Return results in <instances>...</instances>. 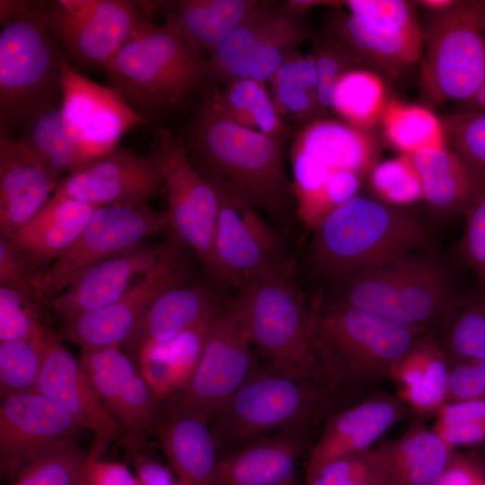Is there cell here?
Returning a JSON list of instances; mask_svg holds the SVG:
<instances>
[{"instance_id":"cell-25","label":"cell","mask_w":485,"mask_h":485,"mask_svg":"<svg viewBox=\"0 0 485 485\" xmlns=\"http://www.w3.org/2000/svg\"><path fill=\"white\" fill-rule=\"evenodd\" d=\"M161 249L139 244L91 267L48 301L53 315L66 321L114 303L136 275L152 269Z\"/></svg>"},{"instance_id":"cell-39","label":"cell","mask_w":485,"mask_h":485,"mask_svg":"<svg viewBox=\"0 0 485 485\" xmlns=\"http://www.w3.org/2000/svg\"><path fill=\"white\" fill-rule=\"evenodd\" d=\"M389 101L383 77L374 71L357 68L337 81L331 110L355 127L372 129L382 121Z\"/></svg>"},{"instance_id":"cell-38","label":"cell","mask_w":485,"mask_h":485,"mask_svg":"<svg viewBox=\"0 0 485 485\" xmlns=\"http://www.w3.org/2000/svg\"><path fill=\"white\" fill-rule=\"evenodd\" d=\"M435 331L449 364L485 360V287L478 283L463 291Z\"/></svg>"},{"instance_id":"cell-58","label":"cell","mask_w":485,"mask_h":485,"mask_svg":"<svg viewBox=\"0 0 485 485\" xmlns=\"http://www.w3.org/2000/svg\"><path fill=\"white\" fill-rule=\"evenodd\" d=\"M27 0H1L0 1V24L1 26L22 13L31 4Z\"/></svg>"},{"instance_id":"cell-29","label":"cell","mask_w":485,"mask_h":485,"mask_svg":"<svg viewBox=\"0 0 485 485\" xmlns=\"http://www.w3.org/2000/svg\"><path fill=\"white\" fill-rule=\"evenodd\" d=\"M214 281L182 284L160 295L147 309L141 324L128 342L137 354L145 345L168 342L220 312L231 298Z\"/></svg>"},{"instance_id":"cell-49","label":"cell","mask_w":485,"mask_h":485,"mask_svg":"<svg viewBox=\"0 0 485 485\" xmlns=\"http://www.w3.org/2000/svg\"><path fill=\"white\" fill-rule=\"evenodd\" d=\"M348 13L368 22L395 31L421 33L415 1L405 0H348L342 1Z\"/></svg>"},{"instance_id":"cell-24","label":"cell","mask_w":485,"mask_h":485,"mask_svg":"<svg viewBox=\"0 0 485 485\" xmlns=\"http://www.w3.org/2000/svg\"><path fill=\"white\" fill-rule=\"evenodd\" d=\"M58 182L18 138L0 132V237L11 239L48 201Z\"/></svg>"},{"instance_id":"cell-36","label":"cell","mask_w":485,"mask_h":485,"mask_svg":"<svg viewBox=\"0 0 485 485\" xmlns=\"http://www.w3.org/2000/svg\"><path fill=\"white\" fill-rule=\"evenodd\" d=\"M454 450L419 418L399 438L391 440L392 476L388 485H436Z\"/></svg>"},{"instance_id":"cell-54","label":"cell","mask_w":485,"mask_h":485,"mask_svg":"<svg viewBox=\"0 0 485 485\" xmlns=\"http://www.w3.org/2000/svg\"><path fill=\"white\" fill-rule=\"evenodd\" d=\"M88 485H141L136 474L119 462L88 459L85 464Z\"/></svg>"},{"instance_id":"cell-45","label":"cell","mask_w":485,"mask_h":485,"mask_svg":"<svg viewBox=\"0 0 485 485\" xmlns=\"http://www.w3.org/2000/svg\"><path fill=\"white\" fill-rule=\"evenodd\" d=\"M440 119L447 146L485 183V110H461Z\"/></svg>"},{"instance_id":"cell-17","label":"cell","mask_w":485,"mask_h":485,"mask_svg":"<svg viewBox=\"0 0 485 485\" xmlns=\"http://www.w3.org/2000/svg\"><path fill=\"white\" fill-rule=\"evenodd\" d=\"M79 362L97 395L117 421L129 453L145 452L163 401L119 347L82 349Z\"/></svg>"},{"instance_id":"cell-57","label":"cell","mask_w":485,"mask_h":485,"mask_svg":"<svg viewBox=\"0 0 485 485\" xmlns=\"http://www.w3.org/2000/svg\"><path fill=\"white\" fill-rule=\"evenodd\" d=\"M141 485H183L170 466L154 463L146 467L139 475Z\"/></svg>"},{"instance_id":"cell-2","label":"cell","mask_w":485,"mask_h":485,"mask_svg":"<svg viewBox=\"0 0 485 485\" xmlns=\"http://www.w3.org/2000/svg\"><path fill=\"white\" fill-rule=\"evenodd\" d=\"M463 290L435 251L392 257L324 286L313 299L323 308L364 312L391 322L437 330Z\"/></svg>"},{"instance_id":"cell-43","label":"cell","mask_w":485,"mask_h":485,"mask_svg":"<svg viewBox=\"0 0 485 485\" xmlns=\"http://www.w3.org/2000/svg\"><path fill=\"white\" fill-rule=\"evenodd\" d=\"M86 460L87 453L70 440L30 462L9 485H75Z\"/></svg>"},{"instance_id":"cell-40","label":"cell","mask_w":485,"mask_h":485,"mask_svg":"<svg viewBox=\"0 0 485 485\" xmlns=\"http://www.w3.org/2000/svg\"><path fill=\"white\" fill-rule=\"evenodd\" d=\"M381 122L386 139L401 154L447 145L441 119L426 106L391 99Z\"/></svg>"},{"instance_id":"cell-35","label":"cell","mask_w":485,"mask_h":485,"mask_svg":"<svg viewBox=\"0 0 485 485\" xmlns=\"http://www.w3.org/2000/svg\"><path fill=\"white\" fill-rule=\"evenodd\" d=\"M225 119L267 136L289 140L292 128L277 111L266 84L235 78L216 84L206 81L200 93Z\"/></svg>"},{"instance_id":"cell-60","label":"cell","mask_w":485,"mask_h":485,"mask_svg":"<svg viewBox=\"0 0 485 485\" xmlns=\"http://www.w3.org/2000/svg\"><path fill=\"white\" fill-rule=\"evenodd\" d=\"M462 110H485V78L476 93L463 102Z\"/></svg>"},{"instance_id":"cell-22","label":"cell","mask_w":485,"mask_h":485,"mask_svg":"<svg viewBox=\"0 0 485 485\" xmlns=\"http://www.w3.org/2000/svg\"><path fill=\"white\" fill-rule=\"evenodd\" d=\"M36 392L62 407L84 428L94 434L88 459H100L119 433V428L106 409L87 375L51 330L48 335L43 365Z\"/></svg>"},{"instance_id":"cell-15","label":"cell","mask_w":485,"mask_h":485,"mask_svg":"<svg viewBox=\"0 0 485 485\" xmlns=\"http://www.w3.org/2000/svg\"><path fill=\"white\" fill-rule=\"evenodd\" d=\"M252 343L230 299L216 317L190 382L166 404L211 421L254 374Z\"/></svg>"},{"instance_id":"cell-11","label":"cell","mask_w":485,"mask_h":485,"mask_svg":"<svg viewBox=\"0 0 485 485\" xmlns=\"http://www.w3.org/2000/svg\"><path fill=\"white\" fill-rule=\"evenodd\" d=\"M166 228V210H154L147 204L98 207L72 246L38 272L36 290L40 300L47 304L91 267L141 244L146 238Z\"/></svg>"},{"instance_id":"cell-28","label":"cell","mask_w":485,"mask_h":485,"mask_svg":"<svg viewBox=\"0 0 485 485\" xmlns=\"http://www.w3.org/2000/svg\"><path fill=\"white\" fill-rule=\"evenodd\" d=\"M209 421L162 406L155 432L171 469L183 485H215L218 454Z\"/></svg>"},{"instance_id":"cell-47","label":"cell","mask_w":485,"mask_h":485,"mask_svg":"<svg viewBox=\"0 0 485 485\" xmlns=\"http://www.w3.org/2000/svg\"><path fill=\"white\" fill-rule=\"evenodd\" d=\"M292 55L278 66L269 80L270 95L277 111L283 119L287 117L306 124L321 119L318 97L317 93L308 89L296 77Z\"/></svg>"},{"instance_id":"cell-8","label":"cell","mask_w":485,"mask_h":485,"mask_svg":"<svg viewBox=\"0 0 485 485\" xmlns=\"http://www.w3.org/2000/svg\"><path fill=\"white\" fill-rule=\"evenodd\" d=\"M233 300L252 346L272 371L327 384L312 346L313 301H307L294 269L255 280Z\"/></svg>"},{"instance_id":"cell-7","label":"cell","mask_w":485,"mask_h":485,"mask_svg":"<svg viewBox=\"0 0 485 485\" xmlns=\"http://www.w3.org/2000/svg\"><path fill=\"white\" fill-rule=\"evenodd\" d=\"M68 57L44 23L40 1L1 26L0 132L12 137L39 113L62 102Z\"/></svg>"},{"instance_id":"cell-3","label":"cell","mask_w":485,"mask_h":485,"mask_svg":"<svg viewBox=\"0 0 485 485\" xmlns=\"http://www.w3.org/2000/svg\"><path fill=\"white\" fill-rule=\"evenodd\" d=\"M428 251H435L434 237L415 209L357 194L315 225L306 267L323 287L379 261Z\"/></svg>"},{"instance_id":"cell-18","label":"cell","mask_w":485,"mask_h":485,"mask_svg":"<svg viewBox=\"0 0 485 485\" xmlns=\"http://www.w3.org/2000/svg\"><path fill=\"white\" fill-rule=\"evenodd\" d=\"M81 427L57 402L36 392L13 394L0 404V479L12 481L30 462L75 440Z\"/></svg>"},{"instance_id":"cell-23","label":"cell","mask_w":485,"mask_h":485,"mask_svg":"<svg viewBox=\"0 0 485 485\" xmlns=\"http://www.w3.org/2000/svg\"><path fill=\"white\" fill-rule=\"evenodd\" d=\"M412 410L395 393L375 390L363 401L331 416L311 450L304 485L327 463L374 446L393 425L408 419Z\"/></svg>"},{"instance_id":"cell-31","label":"cell","mask_w":485,"mask_h":485,"mask_svg":"<svg viewBox=\"0 0 485 485\" xmlns=\"http://www.w3.org/2000/svg\"><path fill=\"white\" fill-rule=\"evenodd\" d=\"M410 155L419 177L423 201L436 216H463L485 191V183L447 145Z\"/></svg>"},{"instance_id":"cell-62","label":"cell","mask_w":485,"mask_h":485,"mask_svg":"<svg viewBox=\"0 0 485 485\" xmlns=\"http://www.w3.org/2000/svg\"><path fill=\"white\" fill-rule=\"evenodd\" d=\"M484 450H483V453L481 454H478V456L481 458V460L482 461L483 464L485 465V446L483 447Z\"/></svg>"},{"instance_id":"cell-59","label":"cell","mask_w":485,"mask_h":485,"mask_svg":"<svg viewBox=\"0 0 485 485\" xmlns=\"http://www.w3.org/2000/svg\"><path fill=\"white\" fill-rule=\"evenodd\" d=\"M457 0H420L415 1L417 5H420L433 13H440L447 11L456 4Z\"/></svg>"},{"instance_id":"cell-61","label":"cell","mask_w":485,"mask_h":485,"mask_svg":"<svg viewBox=\"0 0 485 485\" xmlns=\"http://www.w3.org/2000/svg\"><path fill=\"white\" fill-rule=\"evenodd\" d=\"M75 485H88L87 481H86V476H85V470L83 476L78 480V481Z\"/></svg>"},{"instance_id":"cell-5","label":"cell","mask_w":485,"mask_h":485,"mask_svg":"<svg viewBox=\"0 0 485 485\" xmlns=\"http://www.w3.org/2000/svg\"><path fill=\"white\" fill-rule=\"evenodd\" d=\"M313 350L324 382L372 392L427 331L353 309L323 308L313 299Z\"/></svg>"},{"instance_id":"cell-9","label":"cell","mask_w":485,"mask_h":485,"mask_svg":"<svg viewBox=\"0 0 485 485\" xmlns=\"http://www.w3.org/2000/svg\"><path fill=\"white\" fill-rule=\"evenodd\" d=\"M419 85L428 107L471 99L485 78V0H457L422 27Z\"/></svg>"},{"instance_id":"cell-55","label":"cell","mask_w":485,"mask_h":485,"mask_svg":"<svg viewBox=\"0 0 485 485\" xmlns=\"http://www.w3.org/2000/svg\"><path fill=\"white\" fill-rule=\"evenodd\" d=\"M437 426H453L485 419V399L446 401L436 413Z\"/></svg>"},{"instance_id":"cell-33","label":"cell","mask_w":485,"mask_h":485,"mask_svg":"<svg viewBox=\"0 0 485 485\" xmlns=\"http://www.w3.org/2000/svg\"><path fill=\"white\" fill-rule=\"evenodd\" d=\"M97 207L53 194L9 240L41 270L72 246Z\"/></svg>"},{"instance_id":"cell-30","label":"cell","mask_w":485,"mask_h":485,"mask_svg":"<svg viewBox=\"0 0 485 485\" xmlns=\"http://www.w3.org/2000/svg\"><path fill=\"white\" fill-rule=\"evenodd\" d=\"M260 1L166 0L147 1L145 6L148 13H160L163 24L202 57L209 56Z\"/></svg>"},{"instance_id":"cell-56","label":"cell","mask_w":485,"mask_h":485,"mask_svg":"<svg viewBox=\"0 0 485 485\" xmlns=\"http://www.w3.org/2000/svg\"><path fill=\"white\" fill-rule=\"evenodd\" d=\"M432 428L453 449L485 446V419L453 426L433 425Z\"/></svg>"},{"instance_id":"cell-53","label":"cell","mask_w":485,"mask_h":485,"mask_svg":"<svg viewBox=\"0 0 485 485\" xmlns=\"http://www.w3.org/2000/svg\"><path fill=\"white\" fill-rule=\"evenodd\" d=\"M436 485H485V465L477 454L454 449Z\"/></svg>"},{"instance_id":"cell-16","label":"cell","mask_w":485,"mask_h":485,"mask_svg":"<svg viewBox=\"0 0 485 485\" xmlns=\"http://www.w3.org/2000/svg\"><path fill=\"white\" fill-rule=\"evenodd\" d=\"M156 140L154 153L166 193L171 234L196 254L211 279L217 193L192 166L181 142L170 130L158 128Z\"/></svg>"},{"instance_id":"cell-27","label":"cell","mask_w":485,"mask_h":485,"mask_svg":"<svg viewBox=\"0 0 485 485\" xmlns=\"http://www.w3.org/2000/svg\"><path fill=\"white\" fill-rule=\"evenodd\" d=\"M324 28L352 54L361 66L382 77H394L418 62L423 51V31L409 33L368 22L334 8Z\"/></svg>"},{"instance_id":"cell-26","label":"cell","mask_w":485,"mask_h":485,"mask_svg":"<svg viewBox=\"0 0 485 485\" xmlns=\"http://www.w3.org/2000/svg\"><path fill=\"white\" fill-rule=\"evenodd\" d=\"M310 433L281 430L223 455L216 463L215 485H296L297 462Z\"/></svg>"},{"instance_id":"cell-34","label":"cell","mask_w":485,"mask_h":485,"mask_svg":"<svg viewBox=\"0 0 485 485\" xmlns=\"http://www.w3.org/2000/svg\"><path fill=\"white\" fill-rule=\"evenodd\" d=\"M222 311L168 342L145 345L137 350V366L160 400L177 394L188 384L201 357L212 326Z\"/></svg>"},{"instance_id":"cell-13","label":"cell","mask_w":485,"mask_h":485,"mask_svg":"<svg viewBox=\"0 0 485 485\" xmlns=\"http://www.w3.org/2000/svg\"><path fill=\"white\" fill-rule=\"evenodd\" d=\"M217 193L219 206L213 247L211 279L235 289L278 273L294 262L276 228L251 206Z\"/></svg>"},{"instance_id":"cell-19","label":"cell","mask_w":485,"mask_h":485,"mask_svg":"<svg viewBox=\"0 0 485 485\" xmlns=\"http://www.w3.org/2000/svg\"><path fill=\"white\" fill-rule=\"evenodd\" d=\"M163 190L155 154L114 149L91 157L63 177L54 195L95 207L146 204Z\"/></svg>"},{"instance_id":"cell-52","label":"cell","mask_w":485,"mask_h":485,"mask_svg":"<svg viewBox=\"0 0 485 485\" xmlns=\"http://www.w3.org/2000/svg\"><path fill=\"white\" fill-rule=\"evenodd\" d=\"M485 399V360L449 364L447 401Z\"/></svg>"},{"instance_id":"cell-46","label":"cell","mask_w":485,"mask_h":485,"mask_svg":"<svg viewBox=\"0 0 485 485\" xmlns=\"http://www.w3.org/2000/svg\"><path fill=\"white\" fill-rule=\"evenodd\" d=\"M312 50L318 78V106L321 118L331 109L332 94L337 81L345 73L363 68L357 59L324 27L312 35Z\"/></svg>"},{"instance_id":"cell-12","label":"cell","mask_w":485,"mask_h":485,"mask_svg":"<svg viewBox=\"0 0 485 485\" xmlns=\"http://www.w3.org/2000/svg\"><path fill=\"white\" fill-rule=\"evenodd\" d=\"M40 11L74 67L103 70L149 19L143 2L127 0L40 1Z\"/></svg>"},{"instance_id":"cell-14","label":"cell","mask_w":485,"mask_h":485,"mask_svg":"<svg viewBox=\"0 0 485 485\" xmlns=\"http://www.w3.org/2000/svg\"><path fill=\"white\" fill-rule=\"evenodd\" d=\"M187 249L171 234L149 271L114 303L64 321V336L81 349L120 347L128 342L155 299L188 282Z\"/></svg>"},{"instance_id":"cell-21","label":"cell","mask_w":485,"mask_h":485,"mask_svg":"<svg viewBox=\"0 0 485 485\" xmlns=\"http://www.w3.org/2000/svg\"><path fill=\"white\" fill-rule=\"evenodd\" d=\"M290 148L293 165L323 184L338 172H350L366 182L379 163L380 145L372 129L342 119L321 118L298 130Z\"/></svg>"},{"instance_id":"cell-48","label":"cell","mask_w":485,"mask_h":485,"mask_svg":"<svg viewBox=\"0 0 485 485\" xmlns=\"http://www.w3.org/2000/svg\"><path fill=\"white\" fill-rule=\"evenodd\" d=\"M44 304L0 286V341L31 340L40 335L48 324L42 321Z\"/></svg>"},{"instance_id":"cell-51","label":"cell","mask_w":485,"mask_h":485,"mask_svg":"<svg viewBox=\"0 0 485 485\" xmlns=\"http://www.w3.org/2000/svg\"><path fill=\"white\" fill-rule=\"evenodd\" d=\"M463 217L465 226L459 241V255L463 262L476 274L478 283L485 287V191Z\"/></svg>"},{"instance_id":"cell-41","label":"cell","mask_w":485,"mask_h":485,"mask_svg":"<svg viewBox=\"0 0 485 485\" xmlns=\"http://www.w3.org/2000/svg\"><path fill=\"white\" fill-rule=\"evenodd\" d=\"M391 476V440H383L330 462L306 485H388Z\"/></svg>"},{"instance_id":"cell-4","label":"cell","mask_w":485,"mask_h":485,"mask_svg":"<svg viewBox=\"0 0 485 485\" xmlns=\"http://www.w3.org/2000/svg\"><path fill=\"white\" fill-rule=\"evenodd\" d=\"M372 392L335 388L276 372L254 373L213 419L218 459L274 429L312 432Z\"/></svg>"},{"instance_id":"cell-44","label":"cell","mask_w":485,"mask_h":485,"mask_svg":"<svg viewBox=\"0 0 485 485\" xmlns=\"http://www.w3.org/2000/svg\"><path fill=\"white\" fill-rule=\"evenodd\" d=\"M370 196L393 206L411 207L423 201L419 174L407 154L379 162L367 178Z\"/></svg>"},{"instance_id":"cell-37","label":"cell","mask_w":485,"mask_h":485,"mask_svg":"<svg viewBox=\"0 0 485 485\" xmlns=\"http://www.w3.org/2000/svg\"><path fill=\"white\" fill-rule=\"evenodd\" d=\"M21 130L18 139L59 181L88 159L64 119L61 104L39 113Z\"/></svg>"},{"instance_id":"cell-50","label":"cell","mask_w":485,"mask_h":485,"mask_svg":"<svg viewBox=\"0 0 485 485\" xmlns=\"http://www.w3.org/2000/svg\"><path fill=\"white\" fill-rule=\"evenodd\" d=\"M39 271L31 259L11 240L0 237V286L44 304L36 290Z\"/></svg>"},{"instance_id":"cell-6","label":"cell","mask_w":485,"mask_h":485,"mask_svg":"<svg viewBox=\"0 0 485 485\" xmlns=\"http://www.w3.org/2000/svg\"><path fill=\"white\" fill-rule=\"evenodd\" d=\"M109 85L146 122L184 106L206 81L205 58L147 19L104 68Z\"/></svg>"},{"instance_id":"cell-32","label":"cell","mask_w":485,"mask_h":485,"mask_svg":"<svg viewBox=\"0 0 485 485\" xmlns=\"http://www.w3.org/2000/svg\"><path fill=\"white\" fill-rule=\"evenodd\" d=\"M449 362L436 334L427 331L393 366L396 393L420 419L436 416L447 401Z\"/></svg>"},{"instance_id":"cell-10","label":"cell","mask_w":485,"mask_h":485,"mask_svg":"<svg viewBox=\"0 0 485 485\" xmlns=\"http://www.w3.org/2000/svg\"><path fill=\"white\" fill-rule=\"evenodd\" d=\"M308 12L293 0H260L206 60L207 81L269 82L278 66L312 37Z\"/></svg>"},{"instance_id":"cell-42","label":"cell","mask_w":485,"mask_h":485,"mask_svg":"<svg viewBox=\"0 0 485 485\" xmlns=\"http://www.w3.org/2000/svg\"><path fill=\"white\" fill-rule=\"evenodd\" d=\"M51 330L48 325L33 339L0 341L1 399L35 390Z\"/></svg>"},{"instance_id":"cell-20","label":"cell","mask_w":485,"mask_h":485,"mask_svg":"<svg viewBox=\"0 0 485 485\" xmlns=\"http://www.w3.org/2000/svg\"><path fill=\"white\" fill-rule=\"evenodd\" d=\"M61 107L88 159L116 149L125 133L147 123L114 88L88 79L69 61L63 68Z\"/></svg>"},{"instance_id":"cell-1","label":"cell","mask_w":485,"mask_h":485,"mask_svg":"<svg viewBox=\"0 0 485 485\" xmlns=\"http://www.w3.org/2000/svg\"><path fill=\"white\" fill-rule=\"evenodd\" d=\"M180 141L216 192L251 206L276 225L291 223L297 207L285 165L287 140L225 119L199 94Z\"/></svg>"}]
</instances>
